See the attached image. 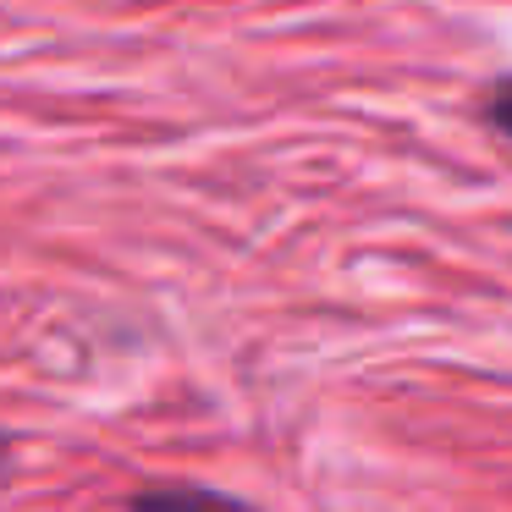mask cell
Instances as JSON below:
<instances>
[{
	"label": "cell",
	"mask_w": 512,
	"mask_h": 512,
	"mask_svg": "<svg viewBox=\"0 0 512 512\" xmlns=\"http://www.w3.org/2000/svg\"><path fill=\"white\" fill-rule=\"evenodd\" d=\"M133 512H248L232 496H215V490H149L133 501Z\"/></svg>",
	"instance_id": "1"
},
{
	"label": "cell",
	"mask_w": 512,
	"mask_h": 512,
	"mask_svg": "<svg viewBox=\"0 0 512 512\" xmlns=\"http://www.w3.org/2000/svg\"><path fill=\"white\" fill-rule=\"evenodd\" d=\"M485 122L496 127L501 138H512V78H501L485 89Z\"/></svg>",
	"instance_id": "2"
},
{
	"label": "cell",
	"mask_w": 512,
	"mask_h": 512,
	"mask_svg": "<svg viewBox=\"0 0 512 512\" xmlns=\"http://www.w3.org/2000/svg\"><path fill=\"white\" fill-rule=\"evenodd\" d=\"M0 446H6V441H0Z\"/></svg>",
	"instance_id": "3"
}]
</instances>
